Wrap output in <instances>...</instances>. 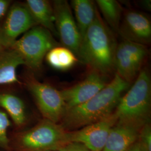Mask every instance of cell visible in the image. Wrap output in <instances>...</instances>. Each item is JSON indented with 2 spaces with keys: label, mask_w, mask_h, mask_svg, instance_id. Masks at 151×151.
<instances>
[{
  "label": "cell",
  "mask_w": 151,
  "mask_h": 151,
  "mask_svg": "<svg viewBox=\"0 0 151 151\" xmlns=\"http://www.w3.org/2000/svg\"><path fill=\"white\" fill-rule=\"evenodd\" d=\"M130 83L116 73L106 86L91 99L67 110L61 125L65 130L83 128L106 118L113 113Z\"/></svg>",
  "instance_id": "1"
},
{
  "label": "cell",
  "mask_w": 151,
  "mask_h": 151,
  "mask_svg": "<svg viewBox=\"0 0 151 151\" xmlns=\"http://www.w3.org/2000/svg\"><path fill=\"white\" fill-rule=\"evenodd\" d=\"M118 44L100 12L81 40L77 54L81 62L104 75L115 70V55Z\"/></svg>",
  "instance_id": "2"
},
{
  "label": "cell",
  "mask_w": 151,
  "mask_h": 151,
  "mask_svg": "<svg viewBox=\"0 0 151 151\" xmlns=\"http://www.w3.org/2000/svg\"><path fill=\"white\" fill-rule=\"evenodd\" d=\"M151 101V77L148 70L143 69L119 100L114 111L117 123L140 129L149 123Z\"/></svg>",
  "instance_id": "3"
},
{
  "label": "cell",
  "mask_w": 151,
  "mask_h": 151,
  "mask_svg": "<svg viewBox=\"0 0 151 151\" xmlns=\"http://www.w3.org/2000/svg\"><path fill=\"white\" fill-rule=\"evenodd\" d=\"M68 144V131L61 124L44 119L16 134L12 146L17 151H50L63 148Z\"/></svg>",
  "instance_id": "4"
},
{
  "label": "cell",
  "mask_w": 151,
  "mask_h": 151,
  "mask_svg": "<svg viewBox=\"0 0 151 151\" xmlns=\"http://www.w3.org/2000/svg\"><path fill=\"white\" fill-rule=\"evenodd\" d=\"M58 44L52 34L46 29L37 25L29 30L11 45L20 55L24 65L31 70H39L44 57L49 50Z\"/></svg>",
  "instance_id": "5"
},
{
  "label": "cell",
  "mask_w": 151,
  "mask_h": 151,
  "mask_svg": "<svg viewBox=\"0 0 151 151\" xmlns=\"http://www.w3.org/2000/svg\"><path fill=\"white\" fill-rule=\"evenodd\" d=\"M24 83L32 94L44 119L54 123L61 122L66 108L60 91L48 83L38 81L32 73H27Z\"/></svg>",
  "instance_id": "6"
},
{
  "label": "cell",
  "mask_w": 151,
  "mask_h": 151,
  "mask_svg": "<svg viewBox=\"0 0 151 151\" xmlns=\"http://www.w3.org/2000/svg\"><path fill=\"white\" fill-rule=\"evenodd\" d=\"M52 6L55 29L61 44L77 56L81 43V35L70 5L66 0H55L52 2Z\"/></svg>",
  "instance_id": "7"
},
{
  "label": "cell",
  "mask_w": 151,
  "mask_h": 151,
  "mask_svg": "<svg viewBox=\"0 0 151 151\" xmlns=\"http://www.w3.org/2000/svg\"><path fill=\"white\" fill-rule=\"evenodd\" d=\"M117 119L114 112L106 118L74 132H68L69 143H78L90 151H103L108 135Z\"/></svg>",
  "instance_id": "8"
},
{
  "label": "cell",
  "mask_w": 151,
  "mask_h": 151,
  "mask_svg": "<svg viewBox=\"0 0 151 151\" xmlns=\"http://www.w3.org/2000/svg\"><path fill=\"white\" fill-rule=\"evenodd\" d=\"M37 25L25 4L17 2L11 5L5 22L1 24L4 47L10 48L20 35Z\"/></svg>",
  "instance_id": "9"
},
{
  "label": "cell",
  "mask_w": 151,
  "mask_h": 151,
  "mask_svg": "<svg viewBox=\"0 0 151 151\" xmlns=\"http://www.w3.org/2000/svg\"><path fill=\"white\" fill-rule=\"evenodd\" d=\"M108 83L107 76L91 70L83 80L60 91L66 110L86 102L103 90Z\"/></svg>",
  "instance_id": "10"
},
{
  "label": "cell",
  "mask_w": 151,
  "mask_h": 151,
  "mask_svg": "<svg viewBox=\"0 0 151 151\" xmlns=\"http://www.w3.org/2000/svg\"><path fill=\"white\" fill-rule=\"evenodd\" d=\"M118 32L124 40L148 45L151 40V23L145 14L135 11L124 12Z\"/></svg>",
  "instance_id": "11"
},
{
  "label": "cell",
  "mask_w": 151,
  "mask_h": 151,
  "mask_svg": "<svg viewBox=\"0 0 151 151\" xmlns=\"http://www.w3.org/2000/svg\"><path fill=\"white\" fill-rule=\"evenodd\" d=\"M139 130L117 123L110 130L103 151H127L139 136Z\"/></svg>",
  "instance_id": "12"
},
{
  "label": "cell",
  "mask_w": 151,
  "mask_h": 151,
  "mask_svg": "<svg viewBox=\"0 0 151 151\" xmlns=\"http://www.w3.org/2000/svg\"><path fill=\"white\" fill-rule=\"evenodd\" d=\"M24 65L20 55L11 48H4L0 50V85L19 84L16 70Z\"/></svg>",
  "instance_id": "13"
},
{
  "label": "cell",
  "mask_w": 151,
  "mask_h": 151,
  "mask_svg": "<svg viewBox=\"0 0 151 151\" xmlns=\"http://www.w3.org/2000/svg\"><path fill=\"white\" fill-rule=\"evenodd\" d=\"M37 25L58 37L52 4L47 0H27L25 3Z\"/></svg>",
  "instance_id": "14"
},
{
  "label": "cell",
  "mask_w": 151,
  "mask_h": 151,
  "mask_svg": "<svg viewBox=\"0 0 151 151\" xmlns=\"http://www.w3.org/2000/svg\"><path fill=\"white\" fill-rule=\"evenodd\" d=\"M70 6L73 10L82 40L87 30L95 20L99 10L95 2L90 0H72Z\"/></svg>",
  "instance_id": "15"
},
{
  "label": "cell",
  "mask_w": 151,
  "mask_h": 151,
  "mask_svg": "<svg viewBox=\"0 0 151 151\" xmlns=\"http://www.w3.org/2000/svg\"><path fill=\"white\" fill-rule=\"evenodd\" d=\"M0 107L5 110L17 127H22L26 123L25 105L21 98L11 93L1 92Z\"/></svg>",
  "instance_id": "16"
},
{
  "label": "cell",
  "mask_w": 151,
  "mask_h": 151,
  "mask_svg": "<svg viewBox=\"0 0 151 151\" xmlns=\"http://www.w3.org/2000/svg\"><path fill=\"white\" fill-rule=\"evenodd\" d=\"M140 69V66L118 44L115 55V70H116V74L130 83L137 78Z\"/></svg>",
  "instance_id": "17"
},
{
  "label": "cell",
  "mask_w": 151,
  "mask_h": 151,
  "mask_svg": "<svg viewBox=\"0 0 151 151\" xmlns=\"http://www.w3.org/2000/svg\"><path fill=\"white\" fill-rule=\"evenodd\" d=\"M45 58L52 68L60 70L70 69L78 61L76 54L63 46L52 49L46 55Z\"/></svg>",
  "instance_id": "18"
},
{
  "label": "cell",
  "mask_w": 151,
  "mask_h": 151,
  "mask_svg": "<svg viewBox=\"0 0 151 151\" xmlns=\"http://www.w3.org/2000/svg\"><path fill=\"white\" fill-rule=\"evenodd\" d=\"M95 4L102 14L106 25L118 32L123 17L122 6L115 0H97L95 1Z\"/></svg>",
  "instance_id": "19"
},
{
  "label": "cell",
  "mask_w": 151,
  "mask_h": 151,
  "mask_svg": "<svg viewBox=\"0 0 151 151\" xmlns=\"http://www.w3.org/2000/svg\"><path fill=\"white\" fill-rule=\"evenodd\" d=\"M119 44L129 54L135 63L141 67L148 54L146 45L125 40Z\"/></svg>",
  "instance_id": "20"
},
{
  "label": "cell",
  "mask_w": 151,
  "mask_h": 151,
  "mask_svg": "<svg viewBox=\"0 0 151 151\" xmlns=\"http://www.w3.org/2000/svg\"><path fill=\"white\" fill-rule=\"evenodd\" d=\"M11 125V122L5 111L0 109V148L8 150L10 147V140L7 131Z\"/></svg>",
  "instance_id": "21"
},
{
  "label": "cell",
  "mask_w": 151,
  "mask_h": 151,
  "mask_svg": "<svg viewBox=\"0 0 151 151\" xmlns=\"http://www.w3.org/2000/svg\"><path fill=\"white\" fill-rule=\"evenodd\" d=\"M140 143L148 151H151V130L150 125L147 124L143 126L140 130Z\"/></svg>",
  "instance_id": "22"
},
{
  "label": "cell",
  "mask_w": 151,
  "mask_h": 151,
  "mask_svg": "<svg viewBox=\"0 0 151 151\" xmlns=\"http://www.w3.org/2000/svg\"><path fill=\"white\" fill-rule=\"evenodd\" d=\"M11 5V1L0 0V19L6 15Z\"/></svg>",
  "instance_id": "23"
},
{
  "label": "cell",
  "mask_w": 151,
  "mask_h": 151,
  "mask_svg": "<svg viewBox=\"0 0 151 151\" xmlns=\"http://www.w3.org/2000/svg\"><path fill=\"white\" fill-rule=\"evenodd\" d=\"M66 151H90L84 146L78 143H72L65 147Z\"/></svg>",
  "instance_id": "24"
},
{
  "label": "cell",
  "mask_w": 151,
  "mask_h": 151,
  "mask_svg": "<svg viewBox=\"0 0 151 151\" xmlns=\"http://www.w3.org/2000/svg\"><path fill=\"white\" fill-rule=\"evenodd\" d=\"M127 151H148L140 142H137L130 146Z\"/></svg>",
  "instance_id": "25"
},
{
  "label": "cell",
  "mask_w": 151,
  "mask_h": 151,
  "mask_svg": "<svg viewBox=\"0 0 151 151\" xmlns=\"http://www.w3.org/2000/svg\"><path fill=\"white\" fill-rule=\"evenodd\" d=\"M5 47L3 45L2 42V38H1V24H0V50L4 48Z\"/></svg>",
  "instance_id": "26"
},
{
  "label": "cell",
  "mask_w": 151,
  "mask_h": 151,
  "mask_svg": "<svg viewBox=\"0 0 151 151\" xmlns=\"http://www.w3.org/2000/svg\"><path fill=\"white\" fill-rule=\"evenodd\" d=\"M66 151V149H65V148H63L60 149V150H54V151Z\"/></svg>",
  "instance_id": "27"
}]
</instances>
